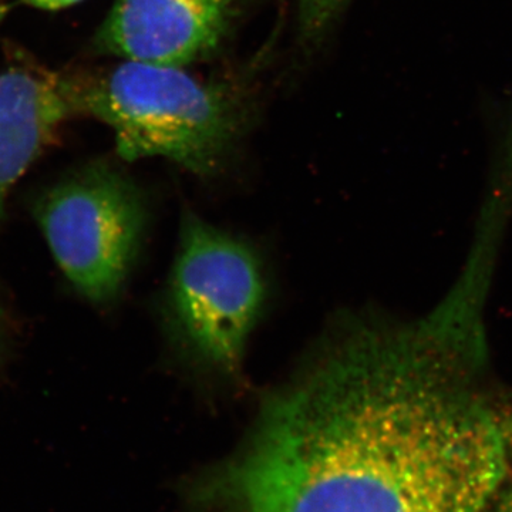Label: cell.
I'll use <instances>...</instances> for the list:
<instances>
[{
	"mask_svg": "<svg viewBox=\"0 0 512 512\" xmlns=\"http://www.w3.org/2000/svg\"><path fill=\"white\" fill-rule=\"evenodd\" d=\"M478 353L434 319L350 330L265 403L220 512H487L508 443Z\"/></svg>",
	"mask_w": 512,
	"mask_h": 512,
	"instance_id": "cell-1",
	"label": "cell"
},
{
	"mask_svg": "<svg viewBox=\"0 0 512 512\" xmlns=\"http://www.w3.org/2000/svg\"><path fill=\"white\" fill-rule=\"evenodd\" d=\"M74 82L79 114L110 126L124 160L163 157L208 175L238 137L241 111L234 97L181 67L126 60Z\"/></svg>",
	"mask_w": 512,
	"mask_h": 512,
	"instance_id": "cell-2",
	"label": "cell"
},
{
	"mask_svg": "<svg viewBox=\"0 0 512 512\" xmlns=\"http://www.w3.org/2000/svg\"><path fill=\"white\" fill-rule=\"evenodd\" d=\"M264 299L254 252L185 215L165 301L168 325L185 355L212 372L237 377Z\"/></svg>",
	"mask_w": 512,
	"mask_h": 512,
	"instance_id": "cell-3",
	"label": "cell"
},
{
	"mask_svg": "<svg viewBox=\"0 0 512 512\" xmlns=\"http://www.w3.org/2000/svg\"><path fill=\"white\" fill-rule=\"evenodd\" d=\"M50 251L89 301H113L143 241L146 208L137 188L109 165L74 173L37 202Z\"/></svg>",
	"mask_w": 512,
	"mask_h": 512,
	"instance_id": "cell-4",
	"label": "cell"
},
{
	"mask_svg": "<svg viewBox=\"0 0 512 512\" xmlns=\"http://www.w3.org/2000/svg\"><path fill=\"white\" fill-rule=\"evenodd\" d=\"M239 0H116L97 33L103 52L134 62L184 67L224 42Z\"/></svg>",
	"mask_w": 512,
	"mask_h": 512,
	"instance_id": "cell-5",
	"label": "cell"
},
{
	"mask_svg": "<svg viewBox=\"0 0 512 512\" xmlns=\"http://www.w3.org/2000/svg\"><path fill=\"white\" fill-rule=\"evenodd\" d=\"M72 114L74 77L22 66L0 73V220L13 185Z\"/></svg>",
	"mask_w": 512,
	"mask_h": 512,
	"instance_id": "cell-6",
	"label": "cell"
},
{
	"mask_svg": "<svg viewBox=\"0 0 512 512\" xmlns=\"http://www.w3.org/2000/svg\"><path fill=\"white\" fill-rule=\"evenodd\" d=\"M349 0H298L299 23L306 36H318L342 12Z\"/></svg>",
	"mask_w": 512,
	"mask_h": 512,
	"instance_id": "cell-7",
	"label": "cell"
},
{
	"mask_svg": "<svg viewBox=\"0 0 512 512\" xmlns=\"http://www.w3.org/2000/svg\"><path fill=\"white\" fill-rule=\"evenodd\" d=\"M28 5L36 9L42 10H62L73 6L80 0H23Z\"/></svg>",
	"mask_w": 512,
	"mask_h": 512,
	"instance_id": "cell-8",
	"label": "cell"
},
{
	"mask_svg": "<svg viewBox=\"0 0 512 512\" xmlns=\"http://www.w3.org/2000/svg\"><path fill=\"white\" fill-rule=\"evenodd\" d=\"M501 423H503V430L507 443L512 444V409L511 412L508 413L507 419H505V421H501Z\"/></svg>",
	"mask_w": 512,
	"mask_h": 512,
	"instance_id": "cell-9",
	"label": "cell"
},
{
	"mask_svg": "<svg viewBox=\"0 0 512 512\" xmlns=\"http://www.w3.org/2000/svg\"><path fill=\"white\" fill-rule=\"evenodd\" d=\"M498 512H512V494L505 498L503 505H501Z\"/></svg>",
	"mask_w": 512,
	"mask_h": 512,
	"instance_id": "cell-10",
	"label": "cell"
}]
</instances>
